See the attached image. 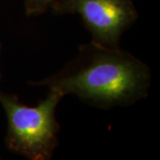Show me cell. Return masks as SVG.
Here are the masks:
<instances>
[{
  "label": "cell",
  "instance_id": "6da1fadb",
  "mask_svg": "<svg viewBox=\"0 0 160 160\" xmlns=\"http://www.w3.org/2000/svg\"><path fill=\"white\" fill-rule=\"evenodd\" d=\"M29 83L62 96L74 94L97 108L110 109L130 106L147 97L151 71L131 52L91 41L81 45L77 55L60 71Z\"/></svg>",
  "mask_w": 160,
  "mask_h": 160
},
{
  "label": "cell",
  "instance_id": "7a4b0ae2",
  "mask_svg": "<svg viewBox=\"0 0 160 160\" xmlns=\"http://www.w3.org/2000/svg\"><path fill=\"white\" fill-rule=\"evenodd\" d=\"M63 96L50 90L37 106L20 102L15 95L0 91L7 119L6 144L9 150L30 160L51 159L58 145L60 125L56 109Z\"/></svg>",
  "mask_w": 160,
  "mask_h": 160
},
{
  "label": "cell",
  "instance_id": "3957f363",
  "mask_svg": "<svg viewBox=\"0 0 160 160\" xmlns=\"http://www.w3.org/2000/svg\"><path fill=\"white\" fill-rule=\"evenodd\" d=\"M56 14H78L92 35V42L119 47L121 37L136 22L138 12L132 0H55Z\"/></svg>",
  "mask_w": 160,
  "mask_h": 160
},
{
  "label": "cell",
  "instance_id": "277c9868",
  "mask_svg": "<svg viewBox=\"0 0 160 160\" xmlns=\"http://www.w3.org/2000/svg\"><path fill=\"white\" fill-rule=\"evenodd\" d=\"M55 0H25L24 8L26 15L36 16L39 15L51 7Z\"/></svg>",
  "mask_w": 160,
  "mask_h": 160
},
{
  "label": "cell",
  "instance_id": "5b68a950",
  "mask_svg": "<svg viewBox=\"0 0 160 160\" xmlns=\"http://www.w3.org/2000/svg\"><path fill=\"white\" fill-rule=\"evenodd\" d=\"M0 55H1V44H0ZM0 78H1V75H0Z\"/></svg>",
  "mask_w": 160,
  "mask_h": 160
}]
</instances>
